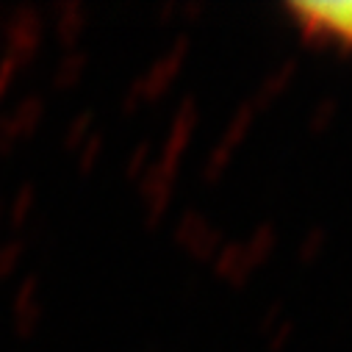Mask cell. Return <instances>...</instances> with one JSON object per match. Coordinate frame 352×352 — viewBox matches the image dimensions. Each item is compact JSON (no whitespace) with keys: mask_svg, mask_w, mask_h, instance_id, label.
<instances>
[{"mask_svg":"<svg viewBox=\"0 0 352 352\" xmlns=\"http://www.w3.org/2000/svg\"><path fill=\"white\" fill-rule=\"evenodd\" d=\"M292 12L308 39L352 47V3H297Z\"/></svg>","mask_w":352,"mask_h":352,"instance_id":"cell-1","label":"cell"}]
</instances>
